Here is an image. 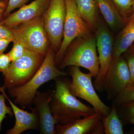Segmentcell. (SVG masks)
I'll list each match as a JSON object with an SVG mask.
<instances>
[{
	"instance_id": "25",
	"label": "cell",
	"mask_w": 134,
	"mask_h": 134,
	"mask_svg": "<svg viewBox=\"0 0 134 134\" xmlns=\"http://www.w3.org/2000/svg\"><path fill=\"white\" fill-rule=\"evenodd\" d=\"M29 0H9L7 7L3 15V19L7 17L10 12L17 8H20L25 5Z\"/></svg>"
},
{
	"instance_id": "1",
	"label": "cell",
	"mask_w": 134,
	"mask_h": 134,
	"mask_svg": "<svg viewBox=\"0 0 134 134\" xmlns=\"http://www.w3.org/2000/svg\"><path fill=\"white\" fill-rule=\"evenodd\" d=\"M64 76L55 79V89L50 93L52 113L58 124L62 125L87 117L96 111L93 107L83 104L72 94L70 89V81Z\"/></svg>"
},
{
	"instance_id": "4",
	"label": "cell",
	"mask_w": 134,
	"mask_h": 134,
	"mask_svg": "<svg viewBox=\"0 0 134 134\" xmlns=\"http://www.w3.org/2000/svg\"><path fill=\"white\" fill-rule=\"evenodd\" d=\"M12 30L14 40L45 58L49 48V40L42 16L19 25Z\"/></svg>"
},
{
	"instance_id": "20",
	"label": "cell",
	"mask_w": 134,
	"mask_h": 134,
	"mask_svg": "<svg viewBox=\"0 0 134 134\" xmlns=\"http://www.w3.org/2000/svg\"><path fill=\"white\" fill-rule=\"evenodd\" d=\"M126 23L133 14V0H111Z\"/></svg>"
},
{
	"instance_id": "8",
	"label": "cell",
	"mask_w": 134,
	"mask_h": 134,
	"mask_svg": "<svg viewBox=\"0 0 134 134\" xmlns=\"http://www.w3.org/2000/svg\"><path fill=\"white\" fill-rule=\"evenodd\" d=\"M95 32L99 68L93 85L96 90L100 92L104 90L105 78L111 62L114 39L110 30L100 18Z\"/></svg>"
},
{
	"instance_id": "7",
	"label": "cell",
	"mask_w": 134,
	"mask_h": 134,
	"mask_svg": "<svg viewBox=\"0 0 134 134\" xmlns=\"http://www.w3.org/2000/svg\"><path fill=\"white\" fill-rule=\"evenodd\" d=\"M69 72L72 77L70 89L72 94L87 101L103 116L107 115L111 108L103 103L96 92L92 82V75L90 72L84 73L76 66H70Z\"/></svg>"
},
{
	"instance_id": "26",
	"label": "cell",
	"mask_w": 134,
	"mask_h": 134,
	"mask_svg": "<svg viewBox=\"0 0 134 134\" xmlns=\"http://www.w3.org/2000/svg\"><path fill=\"white\" fill-rule=\"evenodd\" d=\"M11 61V59L8 53L0 55V73L4 74L7 72Z\"/></svg>"
},
{
	"instance_id": "16",
	"label": "cell",
	"mask_w": 134,
	"mask_h": 134,
	"mask_svg": "<svg viewBox=\"0 0 134 134\" xmlns=\"http://www.w3.org/2000/svg\"><path fill=\"white\" fill-rule=\"evenodd\" d=\"M98 8L108 26L113 30L125 26L126 23L111 0H95Z\"/></svg>"
},
{
	"instance_id": "14",
	"label": "cell",
	"mask_w": 134,
	"mask_h": 134,
	"mask_svg": "<svg viewBox=\"0 0 134 134\" xmlns=\"http://www.w3.org/2000/svg\"><path fill=\"white\" fill-rule=\"evenodd\" d=\"M103 115L97 111L87 117L76 120L65 125L58 124L55 130L58 134H94Z\"/></svg>"
},
{
	"instance_id": "18",
	"label": "cell",
	"mask_w": 134,
	"mask_h": 134,
	"mask_svg": "<svg viewBox=\"0 0 134 134\" xmlns=\"http://www.w3.org/2000/svg\"><path fill=\"white\" fill-rule=\"evenodd\" d=\"M101 121L105 134H123V124L118 114L117 107L112 105L110 112L102 117Z\"/></svg>"
},
{
	"instance_id": "9",
	"label": "cell",
	"mask_w": 134,
	"mask_h": 134,
	"mask_svg": "<svg viewBox=\"0 0 134 134\" xmlns=\"http://www.w3.org/2000/svg\"><path fill=\"white\" fill-rule=\"evenodd\" d=\"M66 15L65 0H50L42 15L50 47L56 52L62 42Z\"/></svg>"
},
{
	"instance_id": "12",
	"label": "cell",
	"mask_w": 134,
	"mask_h": 134,
	"mask_svg": "<svg viewBox=\"0 0 134 134\" xmlns=\"http://www.w3.org/2000/svg\"><path fill=\"white\" fill-rule=\"evenodd\" d=\"M51 94L38 91L32 103L38 114L41 134H56L55 125L58 124L52 113L50 106Z\"/></svg>"
},
{
	"instance_id": "30",
	"label": "cell",
	"mask_w": 134,
	"mask_h": 134,
	"mask_svg": "<svg viewBox=\"0 0 134 134\" xmlns=\"http://www.w3.org/2000/svg\"><path fill=\"white\" fill-rule=\"evenodd\" d=\"M132 8H133V14H134V0H133V5H132Z\"/></svg>"
},
{
	"instance_id": "29",
	"label": "cell",
	"mask_w": 134,
	"mask_h": 134,
	"mask_svg": "<svg viewBox=\"0 0 134 134\" xmlns=\"http://www.w3.org/2000/svg\"><path fill=\"white\" fill-rule=\"evenodd\" d=\"M9 0H0V21L3 19V15L7 7Z\"/></svg>"
},
{
	"instance_id": "19",
	"label": "cell",
	"mask_w": 134,
	"mask_h": 134,
	"mask_svg": "<svg viewBox=\"0 0 134 134\" xmlns=\"http://www.w3.org/2000/svg\"><path fill=\"white\" fill-rule=\"evenodd\" d=\"M117 107H119L117 111L122 121L134 126V101L122 104Z\"/></svg>"
},
{
	"instance_id": "17",
	"label": "cell",
	"mask_w": 134,
	"mask_h": 134,
	"mask_svg": "<svg viewBox=\"0 0 134 134\" xmlns=\"http://www.w3.org/2000/svg\"><path fill=\"white\" fill-rule=\"evenodd\" d=\"M79 14L93 32L96 30L99 18L95 0H74Z\"/></svg>"
},
{
	"instance_id": "27",
	"label": "cell",
	"mask_w": 134,
	"mask_h": 134,
	"mask_svg": "<svg viewBox=\"0 0 134 134\" xmlns=\"http://www.w3.org/2000/svg\"><path fill=\"white\" fill-rule=\"evenodd\" d=\"M0 39H7L14 41V37L12 29L8 28L2 23L0 21Z\"/></svg>"
},
{
	"instance_id": "28",
	"label": "cell",
	"mask_w": 134,
	"mask_h": 134,
	"mask_svg": "<svg viewBox=\"0 0 134 134\" xmlns=\"http://www.w3.org/2000/svg\"><path fill=\"white\" fill-rule=\"evenodd\" d=\"M11 40L7 39H0V55L2 54L7 48Z\"/></svg>"
},
{
	"instance_id": "2",
	"label": "cell",
	"mask_w": 134,
	"mask_h": 134,
	"mask_svg": "<svg viewBox=\"0 0 134 134\" xmlns=\"http://www.w3.org/2000/svg\"><path fill=\"white\" fill-rule=\"evenodd\" d=\"M54 52L49 47L41 66L29 81L21 86L8 89L10 96L15 98V104L23 107L30 105L40 86L51 80L68 75L56 67Z\"/></svg>"
},
{
	"instance_id": "13",
	"label": "cell",
	"mask_w": 134,
	"mask_h": 134,
	"mask_svg": "<svg viewBox=\"0 0 134 134\" xmlns=\"http://www.w3.org/2000/svg\"><path fill=\"white\" fill-rule=\"evenodd\" d=\"M0 91L4 94L11 106L15 118L14 126L9 130L6 134H21L29 130L37 129L39 125L38 114L36 108H32L31 112H29L19 108L8 97L5 89L0 86Z\"/></svg>"
},
{
	"instance_id": "11",
	"label": "cell",
	"mask_w": 134,
	"mask_h": 134,
	"mask_svg": "<svg viewBox=\"0 0 134 134\" xmlns=\"http://www.w3.org/2000/svg\"><path fill=\"white\" fill-rule=\"evenodd\" d=\"M50 2V0H34L28 5H24L16 12L10 14L1 22L8 28L13 29L43 15Z\"/></svg>"
},
{
	"instance_id": "22",
	"label": "cell",
	"mask_w": 134,
	"mask_h": 134,
	"mask_svg": "<svg viewBox=\"0 0 134 134\" xmlns=\"http://www.w3.org/2000/svg\"><path fill=\"white\" fill-rule=\"evenodd\" d=\"M129 68L131 81L129 86H134V43L122 55Z\"/></svg>"
},
{
	"instance_id": "10",
	"label": "cell",
	"mask_w": 134,
	"mask_h": 134,
	"mask_svg": "<svg viewBox=\"0 0 134 134\" xmlns=\"http://www.w3.org/2000/svg\"><path fill=\"white\" fill-rule=\"evenodd\" d=\"M131 81V74L126 60L122 55L111 62L104 82V90L108 100H113L119 96Z\"/></svg>"
},
{
	"instance_id": "21",
	"label": "cell",
	"mask_w": 134,
	"mask_h": 134,
	"mask_svg": "<svg viewBox=\"0 0 134 134\" xmlns=\"http://www.w3.org/2000/svg\"><path fill=\"white\" fill-rule=\"evenodd\" d=\"M133 101L134 86H128L113 100L112 105L117 107L122 104Z\"/></svg>"
},
{
	"instance_id": "31",
	"label": "cell",
	"mask_w": 134,
	"mask_h": 134,
	"mask_svg": "<svg viewBox=\"0 0 134 134\" xmlns=\"http://www.w3.org/2000/svg\"><path fill=\"white\" fill-rule=\"evenodd\" d=\"M1 1H3V0H1Z\"/></svg>"
},
{
	"instance_id": "5",
	"label": "cell",
	"mask_w": 134,
	"mask_h": 134,
	"mask_svg": "<svg viewBox=\"0 0 134 134\" xmlns=\"http://www.w3.org/2000/svg\"><path fill=\"white\" fill-rule=\"evenodd\" d=\"M44 58L37 53L27 50L21 57L12 62L7 72L3 74L2 87L9 89L26 83L36 74Z\"/></svg>"
},
{
	"instance_id": "3",
	"label": "cell",
	"mask_w": 134,
	"mask_h": 134,
	"mask_svg": "<svg viewBox=\"0 0 134 134\" xmlns=\"http://www.w3.org/2000/svg\"><path fill=\"white\" fill-rule=\"evenodd\" d=\"M96 37L93 34L75 39L67 48L60 62V68L76 66L88 70L96 78L99 63Z\"/></svg>"
},
{
	"instance_id": "6",
	"label": "cell",
	"mask_w": 134,
	"mask_h": 134,
	"mask_svg": "<svg viewBox=\"0 0 134 134\" xmlns=\"http://www.w3.org/2000/svg\"><path fill=\"white\" fill-rule=\"evenodd\" d=\"M66 15L62 42L54 56L55 64H59L67 48L78 37L88 36L92 32L79 14L74 0H65Z\"/></svg>"
},
{
	"instance_id": "24",
	"label": "cell",
	"mask_w": 134,
	"mask_h": 134,
	"mask_svg": "<svg viewBox=\"0 0 134 134\" xmlns=\"http://www.w3.org/2000/svg\"><path fill=\"white\" fill-rule=\"evenodd\" d=\"M5 98L4 94L0 95V132L1 129L2 123L3 120L6 117L7 114L10 116L14 115L11 107L7 106L5 103Z\"/></svg>"
},
{
	"instance_id": "15",
	"label": "cell",
	"mask_w": 134,
	"mask_h": 134,
	"mask_svg": "<svg viewBox=\"0 0 134 134\" xmlns=\"http://www.w3.org/2000/svg\"><path fill=\"white\" fill-rule=\"evenodd\" d=\"M134 43V14L114 40L112 61L119 58Z\"/></svg>"
},
{
	"instance_id": "23",
	"label": "cell",
	"mask_w": 134,
	"mask_h": 134,
	"mask_svg": "<svg viewBox=\"0 0 134 134\" xmlns=\"http://www.w3.org/2000/svg\"><path fill=\"white\" fill-rule=\"evenodd\" d=\"M13 42L14 43L13 47L9 52L8 53L12 62L21 57L28 50L19 41L15 40Z\"/></svg>"
}]
</instances>
